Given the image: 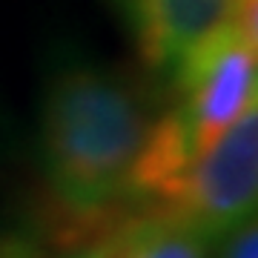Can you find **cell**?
Listing matches in <instances>:
<instances>
[{
    "mask_svg": "<svg viewBox=\"0 0 258 258\" xmlns=\"http://www.w3.org/2000/svg\"><path fill=\"white\" fill-rule=\"evenodd\" d=\"M103 258H210V244L147 212H129L101 241Z\"/></svg>",
    "mask_w": 258,
    "mask_h": 258,
    "instance_id": "277c9868",
    "label": "cell"
},
{
    "mask_svg": "<svg viewBox=\"0 0 258 258\" xmlns=\"http://www.w3.org/2000/svg\"><path fill=\"white\" fill-rule=\"evenodd\" d=\"M152 115L149 89L126 69L83 49L49 55L37 92L35 161L52 238L89 247L126 215L129 178Z\"/></svg>",
    "mask_w": 258,
    "mask_h": 258,
    "instance_id": "6da1fadb",
    "label": "cell"
},
{
    "mask_svg": "<svg viewBox=\"0 0 258 258\" xmlns=\"http://www.w3.org/2000/svg\"><path fill=\"white\" fill-rule=\"evenodd\" d=\"M258 204V103L138 212L158 215L215 247L230 230L255 218Z\"/></svg>",
    "mask_w": 258,
    "mask_h": 258,
    "instance_id": "7a4b0ae2",
    "label": "cell"
},
{
    "mask_svg": "<svg viewBox=\"0 0 258 258\" xmlns=\"http://www.w3.org/2000/svg\"><path fill=\"white\" fill-rule=\"evenodd\" d=\"M0 258H35V249H32L29 241L12 238V235L0 232Z\"/></svg>",
    "mask_w": 258,
    "mask_h": 258,
    "instance_id": "8992f818",
    "label": "cell"
},
{
    "mask_svg": "<svg viewBox=\"0 0 258 258\" xmlns=\"http://www.w3.org/2000/svg\"><path fill=\"white\" fill-rule=\"evenodd\" d=\"M69 258H103L101 244H89V247H78Z\"/></svg>",
    "mask_w": 258,
    "mask_h": 258,
    "instance_id": "52a82bcc",
    "label": "cell"
},
{
    "mask_svg": "<svg viewBox=\"0 0 258 258\" xmlns=\"http://www.w3.org/2000/svg\"><path fill=\"white\" fill-rule=\"evenodd\" d=\"M141 72L166 89L224 29L258 12V0H109Z\"/></svg>",
    "mask_w": 258,
    "mask_h": 258,
    "instance_id": "3957f363",
    "label": "cell"
},
{
    "mask_svg": "<svg viewBox=\"0 0 258 258\" xmlns=\"http://www.w3.org/2000/svg\"><path fill=\"white\" fill-rule=\"evenodd\" d=\"M215 258H258V224L247 218L215 244Z\"/></svg>",
    "mask_w": 258,
    "mask_h": 258,
    "instance_id": "5b68a950",
    "label": "cell"
}]
</instances>
